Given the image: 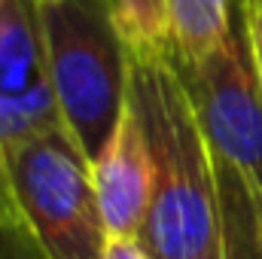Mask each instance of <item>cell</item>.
I'll return each mask as SVG.
<instances>
[{"instance_id":"3","label":"cell","mask_w":262,"mask_h":259,"mask_svg":"<svg viewBox=\"0 0 262 259\" xmlns=\"http://www.w3.org/2000/svg\"><path fill=\"white\" fill-rule=\"evenodd\" d=\"M0 213L15 217L46 259H101L107 247L92 162L64 128L0 159Z\"/></svg>"},{"instance_id":"12","label":"cell","mask_w":262,"mask_h":259,"mask_svg":"<svg viewBox=\"0 0 262 259\" xmlns=\"http://www.w3.org/2000/svg\"><path fill=\"white\" fill-rule=\"evenodd\" d=\"M101 259H156L143 244L140 238H107V247Z\"/></svg>"},{"instance_id":"5","label":"cell","mask_w":262,"mask_h":259,"mask_svg":"<svg viewBox=\"0 0 262 259\" xmlns=\"http://www.w3.org/2000/svg\"><path fill=\"white\" fill-rule=\"evenodd\" d=\"M34 0H0V159L25 140L61 131Z\"/></svg>"},{"instance_id":"6","label":"cell","mask_w":262,"mask_h":259,"mask_svg":"<svg viewBox=\"0 0 262 259\" xmlns=\"http://www.w3.org/2000/svg\"><path fill=\"white\" fill-rule=\"evenodd\" d=\"M92 180L107 238H140L152 201V159L131 104L92 162Z\"/></svg>"},{"instance_id":"4","label":"cell","mask_w":262,"mask_h":259,"mask_svg":"<svg viewBox=\"0 0 262 259\" xmlns=\"http://www.w3.org/2000/svg\"><path fill=\"white\" fill-rule=\"evenodd\" d=\"M180 67V64H177ZM204 137L262 207V82L238 3L229 37L195 67H180Z\"/></svg>"},{"instance_id":"1","label":"cell","mask_w":262,"mask_h":259,"mask_svg":"<svg viewBox=\"0 0 262 259\" xmlns=\"http://www.w3.org/2000/svg\"><path fill=\"white\" fill-rule=\"evenodd\" d=\"M128 104L152 159L140 244L156 259H213L220 244L216 156L174 55H131Z\"/></svg>"},{"instance_id":"8","label":"cell","mask_w":262,"mask_h":259,"mask_svg":"<svg viewBox=\"0 0 262 259\" xmlns=\"http://www.w3.org/2000/svg\"><path fill=\"white\" fill-rule=\"evenodd\" d=\"M220 180V244L213 259H262V207L241 177L216 159Z\"/></svg>"},{"instance_id":"9","label":"cell","mask_w":262,"mask_h":259,"mask_svg":"<svg viewBox=\"0 0 262 259\" xmlns=\"http://www.w3.org/2000/svg\"><path fill=\"white\" fill-rule=\"evenodd\" d=\"M131 55H171L168 0H104Z\"/></svg>"},{"instance_id":"11","label":"cell","mask_w":262,"mask_h":259,"mask_svg":"<svg viewBox=\"0 0 262 259\" xmlns=\"http://www.w3.org/2000/svg\"><path fill=\"white\" fill-rule=\"evenodd\" d=\"M241 12H244V31H247V43H250V55H253V64L259 73L262 82V9L241 0Z\"/></svg>"},{"instance_id":"14","label":"cell","mask_w":262,"mask_h":259,"mask_svg":"<svg viewBox=\"0 0 262 259\" xmlns=\"http://www.w3.org/2000/svg\"><path fill=\"white\" fill-rule=\"evenodd\" d=\"M34 3H49V0H34Z\"/></svg>"},{"instance_id":"2","label":"cell","mask_w":262,"mask_h":259,"mask_svg":"<svg viewBox=\"0 0 262 259\" xmlns=\"http://www.w3.org/2000/svg\"><path fill=\"white\" fill-rule=\"evenodd\" d=\"M37 15L64 131L95 162L128 107L131 52L104 0H49Z\"/></svg>"},{"instance_id":"13","label":"cell","mask_w":262,"mask_h":259,"mask_svg":"<svg viewBox=\"0 0 262 259\" xmlns=\"http://www.w3.org/2000/svg\"><path fill=\"white\" fill-rule=\"evenodd\" d=\"M247 3H253V6H259L262 9V0H247Z\"/></svg>"},{"instance_id":"10","label":"cell","mask_w":262,"mask_h":259,"mask_svg":"<svg viewBox=\"0 0 262 259\" xmlns=\"http://www.w3.org/2000/svg\"><path fill=\"white\" fill-rule=\"evenodd\" d=\"M0 259H46V256L40 253V247L34 244L28 229L15 217L0 213Z\"/></svg>"},{"instance_id":"7","label":"cell","mask_w":262,"mask_h":259,"mask_svg":"<svg viewBox=\"0 0 262 259\" xmlns=\"http://www.w3.org/2000/svg\"><path fill=\"white\" fill-rule=\"evenodd\" d=\"M238 6L232 0H168L171 55L180 67L201 64L232 31Z\"/></svg>"}]
</instances>
